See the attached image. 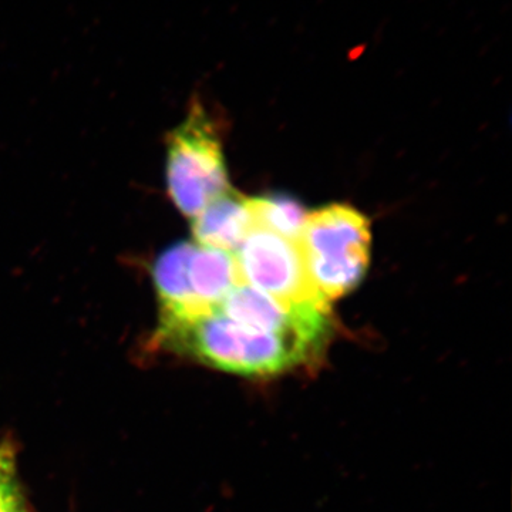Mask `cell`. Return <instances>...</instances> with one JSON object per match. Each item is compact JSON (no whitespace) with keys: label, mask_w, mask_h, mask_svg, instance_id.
<instances>
[{"label":"cell","mask_w":512,"mask_h":512,"mask_svg":"<svg viewBox=\"0 0 512 512\" xmlns=\"http://www.w3.org/2000/svg\"><path fill=\"white\" fill-rule=\"evenodd\" d=\"M192 247V242H178L158 256L154 264L160 322H174L202 315L188 281V261Z\"/></svg>","instance_id":"8992f818"},{"label":"cell","mask_w":512,"mask_h":512,"mask_svg":"<svg viewBox=\"0 0 512 512\" xmlns=\"http://www.w3.org/2000/svg\"><path fill=\"white\" fill-rule=\"evenodd\" d=\"M370 244V222L355 208L335 204L308 212L298 245L313 288L329 305L363 281Z\"/></svg>","instance_id":"7a4b0ae2"},{"label":"cell","mask_w":512,"mask_h":512,"mask_svg":"<svg viewBox=\"0 0 512 512\" xmlns=\"http://www.w3.org/2000/svg\"><path fill=\"white\" fill-rule=\"evenodd\" d=\"M167 187L175 207L191 220L231 190L220 134L200 101L168 138Z\"/></svg>","instance_id":"3957f363"},{"label":"cell","mask_w":512,"mask_h":512,"mask_svg":"<svg viewBox=\"0 0 512 512\" xmlns=\"http://www.w3.org/2000/svg\"><path fill=\"white\" fill-rule=\"evenodd\" d=\"M188 281L202 315L215 312L238 284L234 254L194 244L188 261Z\"/></svg>","instance_id":"52a82bcc"},{"label":"cell","mask_w":512,"mask_h":512,"mask_svg":"<svg viewBox=\"0 0 512 512\" xmlns=\"http://www.w3.org/2000/svg\"><path fill=\"white\" fill-rule=\"evenodd\" d=\"M234 256L242 284L282 305L330 311L329 303L313 288L298 241L254 227Z\"/></svg>","instance_id":"277c9868"},{"label":"cell","mask_w":512,"mask_h":512,"mask_svg":"<svg viewBox=\"0 0 512 512\" xmlns=\"http://www.w3.org/2000/svg\"><path fill=\"white\" fill-rule=\"evenodd\" d=\"M0 512H28L20 490L15 448L10 443L0 444Z\"/></svg>","instance_id":"9c48e42d"},{"label":"cell","mask_w":512,"mask_h":512,"mask_svg":"<svg viewBox=\"0 0 512 512\" xmlns=\"http://www.w3.org/2000/svg\"><path fill=\"white\" fill-rule=\"evenodd\" d=\"M158 345L202 365L239 376H278L309 365L323 345L291 336L244 328L220 311L197 318L160 322Z\"/></svg>","instance_id":"6da1fadb"},{"label":"cell","mask_w":512,"mask_h":512,"mask_svg":"<svg viewBox=\"0 0 512 512\" xmlns=\"http://www.w3.org/2000/svg\"><path fill=\"white\" fill-rule=\"evenodd\" d=\"M254 228L249 198L228 190L192 218L195 244L235 254Z\"/></svg>","instance_id":"5b68a950"},{"label":"cell","mask_w":512,"mask_h":512,"mask_svg":"<svg viewBox=\"0 0 512 512\" xmlns=\"http://www.w3.org/2000/svg\"><path fill=\"white\" fill-rule=\"evenodd\" d=\"M254 227H261L298 241L308 211L298 201L289 197L249 198Z\"/></svg>","instance_id":"ba28073f"}]
</instances>
